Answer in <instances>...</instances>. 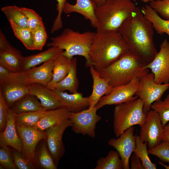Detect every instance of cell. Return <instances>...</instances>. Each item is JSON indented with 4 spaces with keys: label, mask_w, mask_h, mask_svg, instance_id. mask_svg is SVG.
<instances>
[{
    "label": "cell",
    "mask_w": 169,
    "mask_h": 169,
    "mask_svg": "<svg viewBox=\"0 0 169 169\" xmlns=\"http://www.w3.org/2000/svg\"><path fill=\"white\" fill-rule=\"evenodd\" d=\"M118 32L131 53L146 65L152 61L158 53L153 41L154 29L141 9L136 7Z\"/></svg>",
    "instance_id": "obj_1"
},
{
    "label": "cell",
    "mask_w": 169,
    "mask_h": 169,
    "mask_svg": "<svg viewBox=\"0 0 169 169\" xmlns=\"http://www.w3.org/2000/svg\"><path fill=\"white\" fill-rule=\"evenodd\" d=\"M129 51L119 32H96L91 43L89 55L96 69L106 68Z\"/></svg>",
    "instance_id": "obj_2"
},
{
    "label": "cell",
    "mask_w": 169,
    "mask_h": 169,
    "mask_svg": "<svg viewBox=\"0 0 169 169\" xmlns=\"http://www.w3.org/2000/svg\"><path fill=\"white\" fill-rule=\"evenodd\" d=\"M146 64L130 50L108 66L97 70L102 77L108 79L111 87L127 84L148 73Z\"/></svg>",
    "instance_id": "obj_3"
},
{
    "label": "cell",
    "mask_w": 169,
    "mask_h": 169,
    "mask_svg": "<svg viewBox=\"0 0 169 169\" xmlns=\"http://www.w3.org/2000/svg\"><path fill=\"white\" fill-rule=\"evenodd\" d=\"M136 7L131 0H106L104 4L95 8L96 32H118Z\"/></svg>",
    "instance_id": "obj_4"
},
{
    "label": "cell",
    "mask_w": 169,
    "mask_h": 169,
    "mask_svg": "<svg viewBox=\"0 0 169 169\" xmlns=\"http://www.w3.org/2000/svg\"><path fill=\"white\" fill-rule=\"evenodd\" d=\"M95 33L86 31L80 33L71 28H65L59 35L51 38L47 44L48 47L55 46L64 50L63 54L70 59L75 55L84 57L85 65H93L89 52Z\"/></svg>",
    "instance_id": "obj_5"
},
{
    "label": "cell",
    "mask_w": 169,
    "mask_h": 169,
    "mask_svg": "<svg viewBox=\"0 0 169 169\" xmlns=\"http://www.w3.org/2000/svg\"><path fill=\"white\" fill-rule=\"evenodd\" d=\"M142 100L137 97L128 102L116 105L114 111L113 129L119 137L127 129L136 125L141 126L145 121L146 113L143 110Z\"/></svg>",
    "instance_id": "obj_6"
},
{
    "label": "cell",
    "mask_w": 169,
    "mask_h": 169,
    "mask_svg": "<svg viewBox=\"0 0 169 169\" xmlns=\"http://www.w3.org/2000/svg\"><path fill=\"white\" fill-rule=\"evenodd\" d=\"M26 72H10L0 81L1 93L9 108L15 102L28 94Z\"/></svg>",
    "instance_id": "obj_7"
},
{
    "label": "cell",
    "mask_w": 169,
    "mask_h": 169,
    "mask_svg": "<svg viewBox=\"0 0 169 169\" xmlns=\"http://www.w3.org/2000/svg\"><path fill=\"white\" fill-rule=\"evenodd\" d=\"M169 88V83H156L154 74L148 72L140 79L139 86L135 96L143 101V111L146 113L150 110L152 104L161 100L164 93Z\"/></svg>",
    "instance_id": "obj_8"
},
{
    "label": "cell",
    "mask_w": 169,
    "mask_h": 169,
    "mask_svg": "<svg viewBox=\"0 0 169 169\" xmlns=\"http://www.w3.org/2000/svg\"><path fill=\"white\" fill-rule=\"evenodd\" d=\"M97 110L96 105L79 112H70L69 119L72 123L71 127L73 131L95 138L96 125L101 119L97 114Z\"/></svg>",
    "instance_id": "obj_9"
},
{
    "label": "cell",
    "mask_w": 169,
    "mask_h": 169,
    "mask_svg": "<svg viewBox=\"0 0 169 169\" xmlns=\"http://www.w3.org/2000/svg\"><path fill=\"white\" fill-rule=\"evenodd\" d=\"M140 127L139 136L142 141L147 143L148 149L155 147L162 141L163 126L155 110H150L146 113L145 121Z\"/></svg>",
    "instance_id": "obj_10"
},
{
    "label": "cell",
    "mask_w": 169,
    "mask_h": 169,
    "mask_svg": "<svg viewBox=\"0 0 169 169\" xmlns=\"http://www.w3.org/2000/svg\"><path fill=\"white\" fill-rule=\"evenodd\" d=\"M140 79L136 78L127 84L112 87L110 92L103 96L97 104V109L106 105L124 103L138 97L134 95L138 90Z\"/></svg>",
    "instance_id": "obj_11"
},
{
    "label": "cell",
    "mask_w": 169,
    "mask_h": 169,
    "mask_svg": "<svg viewBox=\"0 0 169 169\" xmlns=\"http://www.w3.org/2000/svg\"><path fill=\"white\" fill-rule=\"evenodd\" d=\"M18 133L22 143V153L24 156L37 167L36 164V148L42 139L46 140V133L33 127L20 126L16 124Z\"/></svg>",
    "instance_id": "obj_12"
},
{
    "label": "cell",
    "mask_w": 169,
    "mask_h": 169,
    "mask_svg": "<svg viewBox=\"0 0 169 169\" xmlns=\"http://www.w3.org/2000/svg\"><path fill=\"white\" fill-rule=\"evenodd\" d=\"M154 75L158 84L169 83V41L165 39L160 45L159 51L150 63L146 65Z\"/></svg>",
    "instance_id": "obj_13"
},
{
    "label": "cell",
    "mask_w": 169,
    "mask_h": 169,
    "mask_svg": "<svg viewBox=\"0 0 169 169\" xmlns=\"http://www.w3.org/2000/svg\"><path fill=\"white\" fill-rule=\"evenodd\" d=\"M72 123L68 119L59 124L49 128L45 131L46 140L48 150L57 166L60 159L64 155L65 148L62 141L64 132Z\"/></svg>",
    "instance_id": "obj_14"
},
{
    "label": "cell",
    "mask_w": 169,
    "mask_h": 169,
    "mask_svg": "<svg viewBox=\"0 0 169 169\" xmlns=\"http://www.w3.org/2000/svg\"><path fill=\"white\" fill-rule=\"evenodd\" d=\"M134 131V127H131L125 131L117 138H112L108 142L110 146L118 152L122 161L123 169H130V157L136 146Z\"/></svg>",
    "instance_id": "obj_15"
},
{
    "label": "cell",
    "mask_w": 169,
    "mask_h": 169,
    "mask_svg": "<svg viewBox=\"0 0 169 169\" xmlns=\"http://www.w3.org/2000/svg\"><path fill=\"white\" fill-rule=\"evenodd\" d=\"M23 57L19 50L10 44L0 30V65L6 68L10 72H20Z\"/></svg>",
    "instance_id": "obj_16"
},
{
    "label": "cell",
    "mask_w": 169,
    "mask_h": 169,
    "mask_svg": "<svg viewBox=\"0 0 169 169\" xmlns=\"http://www.w3.org/2000/svg\"><path fill=\"white\" fill-rule=\"evenodd\" d=\"M28 94L37 97L45 110L65 107L56 97L53 90L46 86L38 84H29Z\"/></svg>",
    "instance_id": "obj_17"
},
{
    "label": "cell",
    "mask_w": 169,
    "mask_h": 169,
    "mask_svg": "<svg viewBox=\"0 0 169 169\" xmlns=\"http://www.w3.org/2000/svg\"><path fill=\"white\" fill-rule=\"evenodd\" d=\"M0 147L10 146L22 152V143L17 131L15 113L10 109L7 124L4 131L0 133Z\"/></svg>",
    "instance_id": "obj_18"
},
{
    "label": "cell",
    "mask_w": 169,
    "mask_h": 169,
    "mask_svg": "<svg viewBox=\"0 0 169 169\" xmlns=\"http://www.w3.org/2000/svg\"><path fill=\"white\" fill-rule=\"evenodd\" d=\"M90 70L93 80V85L92 92L89 96L88 108L95 106L104 95H108L110 92L112 88L109 80L101 77L93 65L90 67Z\"/></svg>",
    "instance_id": "obj_19"
},
{
    "label": "cell",
    "mask_w": 169,
    "mask_h": 169,
    "mask_svg": "<svg viewBox=\"0 0 169 169\" xmlns=\"http://www.w3.org/2000/svg\"><path fill=\"white\" fill-rule=\"evenodd\" d=\"M64 51L57 47L52 46L38 54L23 57L21 71H27L42 63L54 60L63 54Z\"/></svg>",
    "instance_id": "obj_20"
},
{
    "label": "cell",
    "mask_w": 169,
    "mask_h": 169,
    "mask_svg": "<svg viewBox=\"0 0 169 169\" xmlns=\"http://www.w3.org/2000/svg\"><path fill=\"white\" fill-rule=\"evenodd\" d=\"M53 90L57 98L70 112H79L89 106V96L84 97L81 93L70 94L56 89Z\"/></svg>",
    "instance_id": "obj_21"
},
{
    "label": "cell",
    "mask_w": 169,
    "mask_h": 169,
    "mask_svg": "<svg viewBox=\"0 0 169 169\" xmlns=\"http://www.w3.org/2000/svg\"><path fill=\"white\" fill-rule=\"evenodd\" d=\"M74 4L67 1L63 9V13L69 14L74 12L82 15L86 20H90L92 27L96 28L97 20L95 14L96 4L91 0H76Z\"/></svg>",
    "instance_id": "obj_22"
},
{
    "label": "cell",
    "mask_w": 169,
    "mask_h": 169,
    "mask_svg": "<svg viewBox=\"0 0 169 169\" xmlns=\"http://www.w3.org/2000/svg\"><path fill=\"white\" fill-rule=\"evenodd\" d=\"M54 63V60L49 61L25 71L28 84L47 86L52 78Z\"/></svg>",
    "instance_id": "obj_23"
},
{
    "label": "cell",
    "mask_w": 169,
    "mask_h": 169,
    "mask_svg": "<svg viewBox=\"0 0 169 169\" xmlns=\"http://www.w3.org/2000/svg\"><path fill=\"white\" fill-rule=\"evenodd\" d=\"M70 112L65 107L47 110L44 116L33 127L39 131H44L68 119Z\"/></svg>",
    "instance_id": "obj_24"
},
{
    "label": "cell",
    "mask_w": 169,
    "mask_h": 169,
    "mask_svg": "<svg viewBox=\"0 0 169 169\" xmlns=\"http://www.w3.org/2000/svg\"><path fill=\"white\" fill-rule=\"evenodd\" d=\"M72 59L69 58L62 54L54 60L53 77L46 86L48 88L54 90L56 84L67 76L71 67Z\"/></svg>",
    "instance_id": "obj_25"
},
{
    "label": "cell",
    "mask_w": 169,
    "mask_h": 169,
    "mask_svg": "<svg viewBox=\"0 0 169 169\" xmlns=\"http://www.w3.org/2000/svg\"><path fill=\"white\" fill-rule=\"evenodd\" d=\"M141 11L145 17L152 24L153 29L159 34L166 33L169 36V19L162 18L149 4L142 7Z\"/></svg>",
    "instance_id": "obj_26"
},
{
    "label": "cell",
    "mask_w": 169,
    "mask_h": 169,
    "mask_svg": "<svg viewBox=\"0 0 169 169\" xmlns=\"http://www.w3.org/2000/svg\"><path fill=\"white\" fill-rule=\"evenodd\" d=\"M9 109L16 114L45 110L37 98L29 94L16 101Z\"/></svg>",
    "instance_id": "obj_27"
},
{
    "label": "cell",
    "mask_w": 169,
    "mask_h": 169,
    "mask_svg": "<svg viewBox=\"0 0 169 169\" xmlns=\"http://www.w3.org/2000/svg\"><path fill=\"white\" fill-rule=\"evenodd\" d=\"M77 59L73 57L68 74L62 80L56 84L55 89L61 91L68 90L71 93L78 92L79 81L77 74Z\"/></svg>",
    "instance_id": "obj_28"
},
{
    "label": "cell",
    "mask_w": 169,
    "mask_h": 169,
    "mask_svg": "<svg viewBox=\"0 0 169 169\" xmlns=\"http://www.w3.org/2000/svg\"><path fill=\"white\" fill-rule=\"evenodd\" d=\"M95 169H123L122 161L116 150H110L105 157L97 161Z\"/></svg>",
    "instance_id": "obj_29"
},
{
    "label": "cell",
    "mask_w": 169,
    "mask_h": 169,
    "mask_svg": "<svg viewBox=\"0 0 169 169\" xmlns=\"http://www.w3.org/2000/svg\"><path fill=\"white\" fill-rule=\"evenodd\" d=\"M9 22H12L23 27H28L27 21L22 7L15 5L6 6L1 9Z\"/></svg>",
    "instance_id": "obj_30"
},
{
    "label": "cell",
    "mask_w": 169,
    "mask_h": 169,
    "mask_svg": "<svg viewBox=\"0 0 169 169\" xmlns=\"http://www.w3.org/2000/svg\"><path fill=\"white\" fill-rule=\"evenodd\" d=\"M136 146L133 153L141 160L144 169H156V165L153 163L149 156L146 142L142 141L139 136L135 137Z\"/></svg>",
    "instance_id": "obj_31"
},
{
    "label": "cell",
    "mask_w": 169,
    "mask_h": 169,
    "mask_svg": "<svg viewBox=\"0 0 169 169\" xmlns=\"http://www.w3.org/2000/svg\"><path fill=\"white\" fill-rule=\"evenodd\" d=\"M9 22L16 37L22 43L26 49L33 50L32 31L28 27H21L12 22Z\"/></svg>",
    "instance_id": "obj_32"
},
{
    "label": "cell",
    "mask_w": 169,
    "mask_h": 169,
    "mask_svg": "<svg viewBox=\"0 0 169 169\" xmlns=\"http://www.w3.org/2000/svg\"><path fill=\"white\" fill-rule=\"evenodd\" d=\"M47 110L15 113L16 124L33 127L44 115Z\"/></svg>",
    "instance_id": "obj_33"
},
{
    "label": "cell",
    "mask_w": 169,
    "mask_h": 169,
    "mask_svg": "<svg viewBox=\"0 0 169 169\" xmlns=\"http://www.w3.org/2000/svg\"><path fill=\"white\" fill-rule=\"evenodd\" d=\"M36 166H39L44 169H56L57 165L47 147L46 143L43 142L40 146L39 151L36 156Z\"/></svg>",
    "instance_id": "obj_34"
},
{
    "label": "cell",
    "mask_w": 169,
    "mask_h": 169,
    "mask_svg": "<svg viewBox=\"0 0 169 169\" xmlns=\"http://www.w3.org/2000/svg\"><path fill=\"white\" fill-rule=\"evenodd\" d=\"M151 108L157 113L163 127L169 122V94L163 100L154 102Z\"/></svg>",
    "instance_id": "obj_35"
},
{
    "label": "cell",
    "mask_w": 169,
    "mask_h": 169,
    "mask_svg": "<svg viewBox=\"0 0 169 169\" xmlns=\"http://www.w3.org/2000/svg\"><path fill=\"white\" fill-rule=\"evenodd\" d=\"M32 31L33 50H42L46 43L48 38L44 23Z\"/></svg>",
    "instance_id": "obj_36"
},
{
    "label": "cell",
    "mask_w": 169,
    "mask_h": 169,
    "mask_svg": "<svg viewBox=\"0 0 169 169\" xmlns=\"http://www.w3.org/2000/svg\"><path fill=\"white\" fill-rule=\"evenodd\" d=\"M149 154L158 157L162 162L167 163L169 166V142L162 141L155 147L148 149Z\"/></svg>",
    "instance_id": "obj_37"
},
{
    "label": "cell",
    "mask_w": 169,
    "mask_h": 169,
    "mask_svg": "<svg viewBox=\"0 0 169 169\" xmlns=\"http://www.w3.org/2000/svg\"><path fill=\"white\" fill-rule=\"evenodd\" d=\"M27 19L28 28L32 31L43 23L42 18L34 10L22 7Z\"/></svg>",
    "instance_id": "obj_38"
},
{
    "label": "cell",
    "mask_w": 169,
    "mask_h": 169,
    "mask_svg": "<svg viewBox=\"0 0 169 169\" xmlns=\"http://www.w3.org/2000/svg\"><path fill=\"white\" fill-rule=\"evenodd\" d=\"M149 4L164 19H169V0L153 1Z\"/></svg>",
    "instance_id": "obj_39"
},
{
    "label": "cell",
    "mask_w": 169,
    "mask_h": 169,
    "mask_svg": "<svg viewBox=\"0 0 169 169\" xmlns=\"http://www.w3.org/2000/svg\"><path fill=\"white\" fill-rule=\"evenodd\" d=\"M13 153L12 156L14 163L18 169H33L36 166L29 161L22 152L15 150Z\"/></svg>",
    "instance_id": "obj_40"
},
{
    "label": "cell",
    "mask_w": 169,
    "mask_h": 169,
    "mask_svg": "<svg viewBox=\"0 0 169 169\" xmlns=\"http://www.w3.org/2000/svg\"><path fill=\"white\" fill-rule=\"evenodd\" d=\"M0 163L4 168L7 169H17L13 161V156L7 147H1Z\"/></svg>",
    "instance_id": "obj_41"
},
{
    "label": "cell",
    "mask_w": 169,
    "mask_h": 169,
    "mask_svg": "<svg viewBox=\"0 0 169 169\" xmlns=\"http://www.w3.org/2000/svg\"><path fill=\"white\" fill-rule=\"evenodd\" d=\"M57 3L56 5V9L58 11V14L54 20L53 25L51 30V33L61 29L63 27V22L61 16L63 13L64 6L67 0H56Z\"/></svg>",
    "instance_id": "obj_42"
},
{
    "label": "cell",
    "mask_w": 169,
    "mask_h": 169,
    "mask_svg": "<svg viewBox=\"0 0 169 169\" xmlns=\"http://www.w3.org/2000/svg\"><path fill=\"white\" fill-rule=\"evenodd\" d=\"M9 108L0 93V131L4 130L7 125Z\"/></svg>",
    "instance_id": "obj_43"
},
{
    "label": "cell",
    "mask_w": 169,
    "mask_h": 169,
    "mask_svg": "<svg viewBox=\"0 0 169 169\" xmlns=\"http://www.w3.org/2000/svg\"><path fill=\"white\" fill-rule=\"evenodd\" d=\"M131 169H144L140 159L134 153L130 157Z\"/></svg>",
    "instance_id": "obj_44"
},
{
    "label": "cell",
    "mask_w": 169,
    "mask_h": 169,
    "mask_svg": "<svg viewBox=\"0 0 169 169\" xmlns=\"http://www.w3.org/2000/svg\"><path fill=\"white\" fill-rule=\"evenodd\" d=\"M165 141L169 142V123L163 127L162 141Z\"/></svg>",
    "instance_id": "obj_45"
},
{
    "label": "cell",
    "mask_w": 169,
    "mask_h": 169,
    "mask_svg": "<svg viewBox=\"0 0 169 169\" xmlns=\"http://www.w3.org/2000/svg\"><path fill=\"white\" fill-rule=\"evenodd\" d=\"M10 72L6 68L0 65V81L7 76Z\"/></svg>",
    "instance_id": "obj_46"
},
{
    "label": "cell",
    "mask_w": 169,
    "mask_h": 169,
    "mask_svg": "<svg viewBox=\"0 0 169 169\" xmlns=\"http://www.w3.org/2000/svg\"><path fill=\"white\" fill-rule=\"evenodd\" d=\"M94 2L97 6H100L104 4L106 0H91Z\"/></svg>",
    "instance_id": "obj_47"
},
{
    "label": "cell",
    "mask_w": 169,
    "mask_h": 169,
    "mask_svg": "<svg viewBox=\"0 0 169 169\" xmlns=\"http://www.w3.org/2000/svg\"><path fill=\"white\" fill-rule=\"evenodd\" d=\"M158 163L159 164L163 166V167H164L166 169H169V165H165L162 162H161V161L159 162Z\"/></svg>",
    "instance_id": "obj_48"
},
{
    "label": "cell",
    "mask_w": 169,
    "mask_h": 169,
    "mask_svg": "<svg viewBox=\"0 0 169 169\" xmlns=\"http://www.w3.org/2000/svg\"><path fill=\"white\" fill-rule=\"evenodd\" d=\"M159 0H141V1L144 3H150L151 2L154 1H159Z\"/></svg>",
    "instance_id": "obj_49"
},
{
    "label": "cell",
    "mask_w": 169,
    "mask_h": 169,
    "mask_svg": "<svg viewBox=\"0 0 169 169\" xmlns=\"http://www.w3.org/2000/svg\"><path fill=\"white\" fill-rule=\"evenodd\" d=\"M132 0V1H138V0Z\"/></svg>",
    "instance_id": "obj_50"
}]
</instances>
